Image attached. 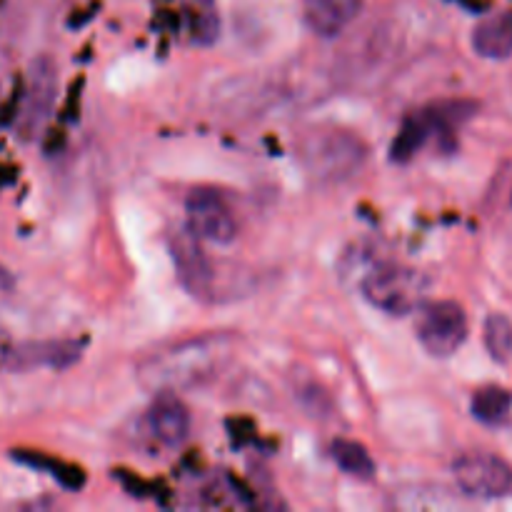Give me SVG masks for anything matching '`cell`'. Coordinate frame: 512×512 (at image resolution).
<instances>
[{"mask_svg": "<svg viewBox=\"0 0 512 512\" xmlns=\"http://www.w3.org/2000/svg\"><path fill=\"white\" fill-rule=\"evenodd\" d=\"M148 433L165 448H178L188 440L190 413L173 393H160L145 415Z\"/></svg>", "mask_w": 512, "mask_h": 512, "instance_id": "10", "label": "cell"}, {"mask_svg": "<svg viewBox=\"0 0 512 512\" xmlns=\"http://www.w3.org/2000/svg\"><path fill=\"white\" fill-rule=\"evenodd\" d=\"M453 475L468 498L495 500L512 490V468L493 453H463L453 463Z\"/></svg>", "mask_w": 512, "mask_h": 512, "instance_id": "4", "label": "cell"}, {"mask_svg": "<svg viewBox=\"0 0 512 512\" xmlns=\"http://www.w3.org/2000/svg\"><path fill=\"white\" fill-rule=\"evenodd\" d=\"M330 455H333L335 465H338L343 473L353 475V478L358 480L375 478V460L370 458L368 450L360 443H355V440H335V443L330 445Z\"/></svg>", "mask_w": 512, "mask_h": 512, "instance_id": "15", "label": "cell"}, {"mask_svg": "<svg viewBox=\"0 0 512 512\" xmlns=\"http://www.w3.org/2000/svg\"><path fill=\"white\" fill-rule=\"evenodd\" d=\"M55 88H58L55 65L50 63V58H38L30 65L23 108H20L18 115V130L23 138L38 135L40 128L45 125V120L50 118L55 103Z\"/></svg>", "mask_w": 512, "mask_h": 512, "instance_id": "8", "label": "cell"}, {"mask_svg": "<svg viewBox=\"0 0 512 512\" xmlns=\"http://www.w3.org/2000/svg\"><path fill=\"white\" fill-rule=\"evenodd\" d=\"M190 35L198 45H213L220 38V13L215 0H183Z\"/></svg>", "mask_w": 512, "mask_h": 512, "instance_id": "14", "label": "cell"}, {"mask_svg": "<svg viewBox=\"0 0 512 512\" xmlns=\"http://www.w3.org/2000/svg\"><path fill=\"white\" fill-rule=\"evenodd\" d=\"M483 343L495 363H508L512 358V320L503 313L488 315L483 328Z\"/></svg>", "mask_w": 512, "mask_h": 512, "instance_id": "16", "label": "cell"}, {"mask_svg": "<svg viewBox=\"0 0 512 512\" xmlns=\"http://www.w3.org/2000/svg\"><path fill=\"white\" fill-rule=\"evenodd\" d=\"M470 410H473L475 420L490 425V428H498V425L508 423L512 413V393L500 385H485L473 395Z\"/></svg>", "mask_w": 512, "mask_h": 512, "instance_id": "13", "label": "cell"}, {"mask_svg": "<svg viewBox=\"0 0 512 512\" xmlns=\"http://www.w3.org/2000/svg\"><path fill=\"white\" fill-rule=\"evenodd\" d=\"M13 285V278L8 275V270L0 268V288H10Z\"/></svg>", "mask_w": 512, "mask_h": 512, "instance_id": "18", "label": "cell"}, {"mask_svg": "<svg viewBox=\"0 0 512 512\" xmlns=\"http://www.w3.org/2000/svg\"><path fill=\"white\" fill-rule=\"evenodd\" d=\"M425 290L428 280L423 273L395 263H378L360 280L363 298L388 315L415 313L425 303Z\"/></svg>", "mask_w": 512, "mask_h": 512, "instance_id": "2", "label": "cell"}, {"mask_svg": "<svg viewBox=\"0 0 512 512\" xmlns=\"http://www.w3.org/2000/svg\"><path fill=\"white\" fill-rule=\"evenodd\" d=\"M228 345L230 338L205 335V338L185 340L168 350H158L140 363V380L158 393L193 388L213 378L218 365L228 358Z\"/></svg>", "mask_w": 512, "mask_h": 512, "instance_id": "1", "label": "cell"}, {"mask_svg": "<svg viewBox=\"0 0 512 512\" xmlns=\"http://www.w3.org/2000/svg\"><path fill=\"white\" fill-rule=\"evenodd\" d=\"M510 205H512V193H510Z\"/></svg>", "mask_w": 512, "mask_h": 512, "instance_id": "19", "label": "cell"}, {"mask_svg": "<svg viewBox=\"0 0 512 512\" xmlns=\"http://www.w3.org/2000/svg\"><path fill=\"white\" fill-rule=\"evenodd\" d=\"M83 353L78 340H35V343H8L0 340V370L25 373L33 368L65 370L75 365Z\"/></svg>", "mask_w": 512, "mask_h": 512, "instance_id": "5", "label": "cell"}, {"mask_svg": "<svg viewBox=\"0 0 512 512\" xmlns=\"http://www.w3.org/2000/svg\"><path fill=\"white\" fill-rule=\"evenodd\" d=\"M363 10V0H305V25L320 38H338Z\"/></svg>", "mask_w": 512, "mask_h": 512, "instance_id": "11", "label": "cell"}, {"mask_svg": "<svg viewBox=\"0 0 512 512\" xmlns=\"http://www.w3.org/2000/svg\"><path fill=\"white\" fill-rule=\"evenodd\" d=\"M365 145L350 133H330L313 140L308 150V168L328 183L350 178L365 163Z\"/></svg>", "mask_w": 512, "mask_h": 512, "instance_id": "6", "label": "cell"}, {"mask_svg": "<svg viewBox=\"0 0 512 512\" xmlns=\"http://www.w3.org/2000/svg\"><path fill=\"white\" fill-rule=\"evenodd\" d=\"M188 230L200 240L215 245H228L235 240V220L223 195L215 190L198 188L185 200Z\"/></svg>", "mask_w": 512, "mask_h": 512, "instance_id": "7", "label": "cell"}, {"mask_svg": "<svg viewBox=\"0 0 512 512\" xmlns=\"http://www.w3.org/2000/svg\"><path fill=\"white\" fill-rule=\"evenodd\" d=\"M433 130H435V123H433V118H430V113H423V115H418V118L408 120V123H405V128L400 130L398 140L393 143V158L408 160L410 155L418 153L420 145L425 143V138H428Z\"/></svg>", "mask_w": 512, "mask_h": 512, "instance_id": "17", "label": "cell"}, {"mask_svg": "<svg viewBox=\"0 0 512 512\" xmlns=\"http://www.w3.org/2000/svg\"><path fill=\"white\" fill-rule=\"evenodd\" d=\"M415 313H418L415 335L433 358H450L463 348L468 338V315L458 303L435 300V303H423Z\"/></svg>", "mask_w": 512, "mask_h": 512, "instance_id": "3", "label": "cell"}, {"mask_svg": "<svg viewBox=\"0 0 512 512\" xmlns=\"http://www.w3.org/2000/svg\"><path fill=\"white\" fill-rule=\"evenodd\" d=\"M473 48L480 58L505 60L512 55V10L490 15L473 30Z\"/></svg>", "mask_w": 512, "mask_h": 512, "instance_id": "12", "label": "cell"}, {"mask_svg": "<svg viewBox=\"0 0 512 512\" xmlns=\"http://www.w3.org/2000/svg\"><path fill=\"white\" fill-rule=\"evenodd\" d=\"M170 253L180 283L190 295L203 298L213 290V265L200 248V238H195L190 230H178L170 235Z\"/></svg>", "mask_w": 512, "mask_h": 512, "instance_id": "9", "label": "cell"}]
</instances>
